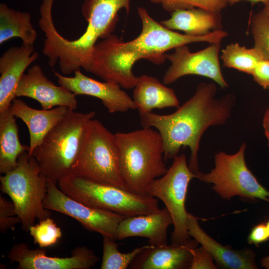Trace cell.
<instances>
[{"label":"cell","mask_w":269,"mask_h":269,"mask_svg":"<svg viewBox=\"0 0 269 269\" xmlns=\"http://www.w3.org/2000/svg\"><path fill=\"white\" fill-rule=\"evenodd\" d=\"M137 11L142 23L140 34L126 42L111 34L103 38L93 48L87 72L125 89H133L138 77L132 67L137 61L144 59L159 65L165 61L169 50L192 43H221L228 36L222 29L203 36L180 34L155 20L145 8L139 7Z\"/></svg>","instance_id":"1"},{"label":"cell","mask_w":269,"mask_h":269,"mask_svg":"<svg viewBox=\"0 0 269 269\" xmlns=\"http://www.w3.org/2000/svg\"><path fill=\"white\" fill-rule=\"evenodd\" d=\"M217 87L213 83L199 84L194 95L176 111L166 115L152 112L140 116L144 128H155L164 145V160L173 159L182 147L190 150L189 167L199 173L198 152L201 137L209 127L224 124L231 115L235 97L228 94L215 98Z\"/></svg>","instance_id":"2"},{"label":"cell","mask_w":269,"mask_h":269,"mask_svg":"<svg viewBox=\"0 0 269 269\" xmlns=\"http://www.w3.org/2000/svg\"><path fill=\"white\" fill-rule=\"evenodd\" d=\"M130 0H85L81 13L87 21L85 32L79 38L69 40L56 29L52 13H42L38 21L45 36L42 51L50 67L59 62L64 74H69L81 68L87 71L92 51L97 40L104 38L114 30L118 12L125 9L128 13Z\"/></svg>","instance_id":"3"},{"label":"cell","mask_w":269,"mask_h":269,"mask_svg":"<svg viewBox=\"0 0 269 269\" xmlns=\"http://www.w3.org/2000/svg\"><path fill=\"white\" fill-rule=\"evenodd\" d=\"M115 135L126 188L147 195L153 181L168 170L164 162V145L160 133L143 127L129 132H117Z\"/></svg>","instance_id":"4"},{"label":"cell","mask_w":269,"mask_h":269,"mask_svg":"<svg viewBox=\"0 0 269 269\" xmlns=\"http://www.w3.org/2000/svg\"><path fill=\"white\" fill-rule=\"evenodd\" d=\"M95 115L94 111L80 113L69 109L34 150L32 155L48 180L57 184L70 174L86 125Z\"/></svg>","instance_id":"5"},{"label":"cell","mask_w":269,"mask_h":269,"mask_svg":"<svg viewBox=\"0 0 269 269\" xmlns=\"http://www.w3.org/2000/svg\"><path fill=\"white\" fill-rule=\"evenodd\" d=\"M0 181L1 190L14 204L23 230L28 232L36 219L51 217L50 210L43 204L48 179L28 151L19 156L14 169L0 176Z\"/></svg>","instance_id":"6"},{"label":"cell","mask_w":269,"mask_h":269,"mask_svg":"<svg viewBox=\"0 0 269 269\" xmlns=\"http://www.w3.org/2000/svg\"><path fill=\"white\" fill-rule=\"evenodd\" d=\"M70 174L126 188L115 134L99 121L92 119L88 122Z\"/></svg>","instance_id":"7"},{"label":"cell","mask_w":269,"mask_h":269,"mask_svg":"<svg viewBox=\"0 0 269 269\" xmlns=\"http://www.w3.org/2000/svg\"><path fill=\"white\" fill-rule=\"evenodd\" d=\"M58 185L65 194L84 204L126 217L147 214L160 210L156 198L72 174L60 180Z\"/></svg>","instance_id":"8"},{"label":"cell","mask_w":269,"mask_h":269,"mask_svg":"<svg viewBox=\"0 0 269 269\" xmlns=\"http://www.w3.org/2000/svg\"><path fill=\"white\" fill-rule=\"evenodd\" d=\"M246 144L243 143L233 154L223 151L216 153L214 168L207 173L200 171L196 178L212 184V189L225 200L238 196L268 202L269 192L259 183L246 164Z\"/></svg>","instance_id":"9"},{"label":"cell","mask_w":269,"mask_h":269,"mask_svg":"<svg viewBox=\"0 0 269 269\" xmlns=\"http://www.w3.org/2000/svg\"><path fill=\"white\" fill-rule=\"evenodd\" d=\"M173 160L167 172L151 183L147 195L164 203L174 226L171 243L182 244L190 240L187 226L189 213L185 204L189 184L196 176L190 169L184 154L177 155Z\"/></svg>","instance_id":"10"},{"label":"cell","mask_w":269,"mask_h":269,"mask_svg":"<svg viewBox=\"0 0 269 269\" xmlns=\"http://www.w3.org/2000/svg\"><path fill=\"white\" fill-rule=\"evenodd\" d=\"M57 184L48 180L44 207L70 216L79 222L87 230L117 240L120 222L126 217L112 212L84 204L63 192Z\"/></svg>","instance_id":"11"},{"label":"cell","mask_w":269,"mask_h":269,"mask_svg":"<svg viewBox=\"0 0 269 269\" xmlns=\"http://www.w3.org/2000/svg\"><path fill=\"white\" fill-rule=\"evenodd\" d=\"M221 43H212L200 51L192 52L187 45L174 49L165 57L171 65L163 78V83L169 85L189 75H198L212 79L221 88L228 87L221 72L219 61Z\"/></svg>","instance_id":"12"},{"label":"cell","mask_w":269,"mask_h":269,"mask_svg":"<svg viewBox=\"0 0 269 269\" xmlns=\"http://www.w3.org/2000/svg\"><path fill=\"white\" fill-rule=\"evenodd\" d=\"M8 257L11 263H18V269H90L99 260L86 246L74 248L70 257H57L48 256L44 248L30 249L24 243L14 244Z\"/></svg>","instance_id":"13"},{"label":"cell","mask_w":269,"mask_h":269,"mask_svg":"<svg viewBox=\"0 0 269 269\" xmlns=\"http://www.w3.org/2000/svg\"><path fill=\"white\" fill-rule=\"evenodd\" d=\"M73 77H67L54 72L59 84L75 95H84L99 99L111 113L125 112L136 109V105L128 94L116 83L100 82L76 70Z\"/></svg>","instance_id":"14"},{"label":"cell","mask_w":269,"mask_h":269,"mask_svg":"<svg viewBox=\"0 0 269 269\" xmlns=\"http://www.w3.org/2000/svg\"><path fill=\"white\" fill-rule=\"evenodd\" d=\"M15 97L36 100L45 110L62 106L75 110L78 106L76 95L49 80L38 65L32 66L22 75L16 89Z\"/></svg>","instance_id":"15"},{"label":"cell","mask_w":269,"mask_h":269,"mask_svg":"<svg viewBox=\"0 0 269 269\" xmlns=\"http://www.w3.org/2000/svg\"><path fill=\"white\" fill-rule=\"evenodd\" d=\"M39 57L33 46H12L0 58V113L9 109L26 68Z\"/></svg>","instance_id":"16"},{"label":"cell","mask_w":269,"mask_h":269,"mask_svg":"<svg viewBox=\"0 0 269 269\" xmlns=\"http://www.w3.org/2000/svg\"><path fill=\"white\" fill-rule=\"evenodd\" d=\"M195 239L182 244L163 246L149 244L132 262L129 268L134 269H190L192 251L197 247Z\"/></svg>","instance_id":"17"},{"label":"cell","mask_w":269,"mask_h":269,"mask_svg":"<svg viewBox=\"0 0 269 269\" xmlns=\"http://www.w3.org/2000/svg\"><path fill=\"white\" fill-rule=\"evenodd\" d=\"M187 226L188 233L211 255L220 267L229 269H256L255 255L247 248L234 250L224 246L209 236L200 226L197 217L189 213Z\"/></svg>","instance_id":"18"},{"label":"cell","mask_w":269,"mask_h":269,"mask_svg":"<svg viewBox=\"0 0 269 269\" xmlns=\"http://www.w3.org/2000/svg\"><path fill=\"white\" fill-rule=\"evenodd\" d=\"M171 224L172 219L166 207L147 214L126 217L119 224L117 240L141 237L147 238L150 245H165L168 244V228Z\"/></svg>","instance_id":"19"},{"label":"cell","mask_w":269,"mask_h":269,"mask_svg":"<svg viewBox=\"0 0 269 269\" xmlns=\"http://www.w3.org/2000/svg\"><path fill=\"white\" fill-rule=\"evenodd\" d=\"M69 108L57 106L52 109H36L28 106L23 100L16 97L9 108L12 114L22 120L29 133V154L41 144L47 133L64 117Z\"/></svg>","instance_id":"20"},{"label":"cell","mask_w":269,"mask_h":269,"mask_svg":"<svg viewBox=\"0 0 269 269\" xmlns=\"http://www.w3.org/2000/svg\"><path fill=\"white\" fill-rule=\"evenodd\" d=\"M171 14L169 19L160 23L170 30L181 31L188 36H206L222 28L221 13L193 8L177 10Z\"/></svg>","instance_id":"21"},{"label":"cell","mask_w":269,"mask_h":269,"mask_svg":"<svg viewBox=\"0 0 269 269\" xmlns=\"http://www.w3.org/2000/svg\"><path fill=\"white\" fill-rule=\"evenodd\" d=\"M133 99L140 115L151 112L154 109L178 108L180 105L173 89L165 86L156 78L147 75L137 77Z\"/></svg>","instance_id":"22"},{"label":"cell","mask_w":269,"mask_h":269,"mask_svg":"<svg viewBox=\"0 0 269 269\" xmlns=\"http://www.w3.org/2000/svg\"><path fill=\"white\" fill-rule=\"evenodd\" d=\"M29 150L21 143L15 117L9 109L0 113V173H6L17 165L19 156Z\"/></svg>","instance_id":"23"},{"label":"cell","mask_w":269,"mask_h":269,"mask_svg":"<svg viewBox=\"0 0 269 269\" xmlns=\"http://www.w3.org/2000/svg\"><path fill=\"white\" fill-rule=\"evenodd\" d=\"M37 32L31 23V15L9 8L5 3L0 4V44L17 37L24 46H33Z\"/></svg>","instance_id":"24"},{"label":"cell","mask_w":269,"mask_h":269,"mask_svg":"<svg viewBox=\"0 0 269 269\" xmlns=\"http://www.w3.org/2000/svg\"><path fill=\"white\" fill-rule=\"evenodd\" d=\"M220 58L223 66L251 75L254 69L263 59L254 47L248 48L238 43H230L221 50Z\"/></svg>","instance_id":"25"},{"label":"cell","mask_w":269,"mask_h":269,"mask_svg":"<svg viewBox=\"0 0 269 269\" xmlns=\"http://www.w3.org/2000/svg\"><path fill=\"white\" fill-rule=\"evenodd\" d=\"M103 255L101 269H126L135 258L149 245L137 247L126 253L120 252L116 240L103 236Z\"/></svg>","instance_id":"26"},{"label":"cell","mask_w":269,"mask_h":269,"mask_svg":"<svg viewBox=\"0 0 269 269\" xmlns=\"http://www.w3.org/2000/svg\"><path fill=\"white\" fill-rule=\"evenodd\" d=\"M161 5L169 12L180 9L202 8L215 13H221L228 5V0H148Z\"/></svg>","instance_id":"27"},{"label":"cell","mask_w":269,"mask_h":269,"mask_svg":"<svg viewBox=\"0 0 269 269\" xmlns=\"http://www.w3.org/2000/svg\"><path fill=\"white\" fill-rule=\"evenodd\" d=\"M250 29L254 47L264 59L269 61V17L262 10L251 18Z\"/></svg>","instance_id":"28"},{"label":"cell","mask_w":269,"mask_h":269,"mask_svg":"<svg viewBox=\"0 0 269 269\" xmlns=\"http://www.w3.org/2000/svg\"><path fill=\"white\" fill-rule=\"evenodd\" d=\"M29 232L34 242L44 248L55 245L62 236L61 228L51 217L40 220L31 226Z\"/></svg>","instance_id":"29"},{"label":"cell","mask_w":269,"mask_h":269,"mask_svg":"<svg viewBox=\"0 0 269 269\" xmlns=\"http://www.w3.org/2000/svg\"><path fill=\"white\" fill-rule=\"evenodd\" d=\"M21 220L17 216L13 202L0 195V231L6 233L8 230L13 229Z\"/></svg>","instance_id":"30"},{"label":"cell","mask_w":269,"mask_h":269,"mask_svg":"<svg viewBox=\"0 0 269 269\" xmlns=\"http://www.w3.org/2000/svg\"><path fill=\"white\" fill-rule=\"evenodd\" d=\"M193 258L190 269H216L210 253L203 247H196L192 251Z\"/></svg>","instance_id":"31"},{"label":"cell","mask_w":269,"mask_h":269,"mask_svg":"<svg viewBox=\"0 0 269 269\" xmlns=\"http://www.w3.org/2000/svg\"><path fill=\"white\" fill-rule=\"evenodd\" d=\"M251 75L258 84L269 90V61L263 59L259 62Z\"/></svg>","instance_id":"32"},{"label":"cell","mask_w":269,"mask_h":269,"mask_svg":"<svg viewBox=\"0 0 269 269\" xmlns=\"http://www.w3.org/2000/svg\"><path fill=\"white\" fill-rule=\"evenodd\" d=\"M269 239V235L266 224L264 223L258 224L251 230L247 237V241L250 244L258 246Z\"/></svg>","instance_id":"33"},{"label":"cell","mask_w":269,"mask_h":269,"mask_svg":"<svg viewBox=\"0 0 269 269\" xmlns=\"http://www.w3.org/2000/svg\"><path fill=\"white\" fill-rule=\"evenodd\" d=\"M242 1H247L250 2L253 4H255L258 2H261L264 4L269 1V0H228V5L230 6H233V5L238 3Z\"/></svg>","instance_id":"34"},{"label":"cell","mask_w":269,"mask_h":269,"mask_svg":"<svg viewBox=\"0 0 269 269\" xmlns=\"http://www.w3.org/2000/svg\"><path fill=\"white\" fill-rule=\"evenodd\" d=\"M264 129L269 127V108L266 110L263 119Z\"/></svg>","instance_id":"35"},{"label":"cell","mask_w":269,"mask_h":269,"mask_svg":"<svg viewBox=\"0 0 269 269\" xmlns=\"http://www.w3.org/2000/svg\"><path fill=\"white\" fill-rule=\"evenodd\" d=\"M261 265L265 268L269 269V255L262 259L261 261Z\"/></svg>","instance_id":"36"},{"label":"cell","mask_w":269,"mask_h":269,"mask_svg":"<svg viewBox=\"0 0 269 269\" xmlns=\"http://www.w3.org/2000/svg\"><path fill=\"white\" fill-rule=\"evenodd\" d=\"M262 11L269 17V1L264 4Z\"/></svg>","instance_id":"37"},{"label":"cell","mask_w":269,"mask_h":269,"mask_svg":"<svg viewBox=\"0 0 269 269\" xmlns=\"http://www.w3.org/2000/svg\"><path fill=\"white\" fill-rule=\"evenodd\" d=\"M264 130L265 135L268 140V147L269 149V127L264 129Z\"/></svg>","instance_id":"38"},{"label":"cell","mask_w":269,"mask_h":269,"mask_svg":"<svg viewBox=\"0 0 269 269\" xmlns=\"http://www.w3.org/2000/svg\"><path fill=\"white\" fill-rule=\"evenodd\" d=\"M265 224H266L267 229V231H268L269 235V219H268L267 222Z\"/></svg>","instance_id":"39"},{"label":"cell","mask_w":269,"mask_h":269,"mask_svg":"<svg viewBox=\"0 0 269 269\" xmlns=\"http://www.w3.org/2000/svg\"></svg>","instance_id":"40"}]
</instances>
